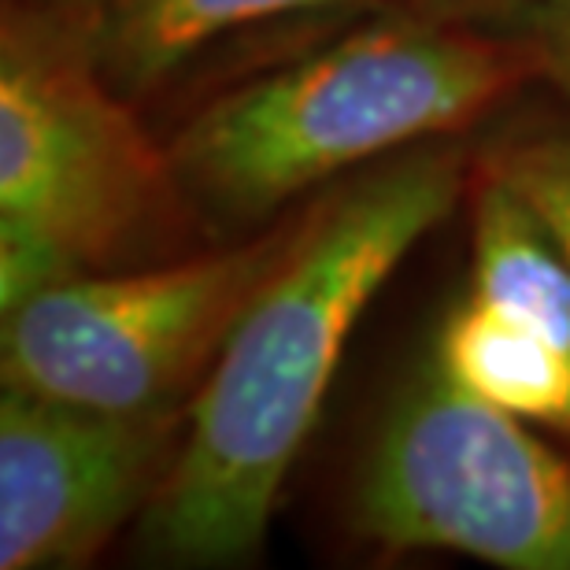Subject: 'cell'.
I'll list each match as a JSON object with an SVG mask.
<instances>
[{
	"instance_id": "1",
	"label": "cell",
	"mask_w": 570,
	"mask_h": 570,
	"mask_svg": "<svg viewBox=\"0 0 570 570\" xmlns=\"http://www.w3.org/2000/svg\"><path fill=\"white\" fill-rule=\"evenodd\" d=\"M471 175L460 145H415L371 164L301 215L289 253L189 401L178 460L138 522L145 560H256L363 307L449 219Z\"/></svg>"
},
{
	"instance_id": "2",
	"label": "cell",
	"mask_w": 570,
	"mask_h": 570,
	"mask_svg": "<svg viewBox=\"0 0 570 570\" xmlns=\"http://www.w3.org/2000/svg\"><path fill=\"white\" fill-rule=\"evenodd\" d=\"M533 78L522 33L385 11L215 97L167 153L189 208L253 226L330 178L466 130Z\"/></svg>"
},
{
	"instance_id": "3",
	"label": "cell",
	"mask_w": 570,
	"mask_h": 570,
	"mask_svg": "<svg viewBox=\"0 0 570 570\" xmlns=\"http://www.w3.org/2000/svg\"><path fill=\"white\" fill-rule=\"evenodd\" d=\"M189 208L175 164L97 56V0H4L0 315L119 271Z\"/></svg>"
},
{
	"instance_id": "4",
	"label": "cell",
	"mask_w": 570,
	"mask_h": 570,
	"mask_svg": "<svg viewBox=\"0 0 570 570\" xmlns=\"http://www.w3.org/2000/svg\"><path fill=\"white\" fill-rule=\"evenodd\" d=\"M348 527L382 556L455 552L504 570H570V463L426 352L360 455Z\"/></svg>"
},
{
	"instance_id": "5",
	"label": "cell",
	"mask_w": 570,
	"mask_h": 570,
	"mask_svg": "<svg viewBox=\"0 0 570 570\" xmlns=\"http://www.w3.org/2000/svg\"><path fill=\"white\" fill-rule=\"evenodd\" d=\"M301 215L234 248L71 278L4 312L0 379L100 412L189 407Z\"/></svg>"
},
{
	"instance_id": "6",
	"label": "cell",
	"mask_w": 570,
	"mask_h": 570,
	"mask_svg": "<svg viewBox=\"0 0 570 570\" xmlns=\"http://www.w3.org/2000/svg\"><path fill=\"white\" fill-rule=\"evenodd\" d=\"M189 407L100 412L4 385L0 570L89 567L138 527L186 441Z\"/></svg>"
},
{
	"instance_id": "7",
	"label": "cell",
	"mask_w": 570,
	"mask_h": 570,
	"mask_svg": "<svg viewBox=\"0 0 570 570\" xmlns=\"http://www.w3.org/2000/svg\"><path fill=\"white\" fill-rule=\"evenodd\" d=\"M471 296L570 352V259L533 204L482 159L471 175Z\"/></svg>"
},
{
	"instance_id": "8",
	"label": "cell",
	"mask_w": 570,
	"mask_h": 570,
	"mask_svg": "<svg viewBox=\"0 0 570 570\" xmlns=\"http://www.w3.org/2000/svg\"><path fill=\"white\" fill-rule=\"evenodd\" d=\"M433 360L466 393L570 438V352L497 315L471 293L433 334Z\"/></svg>"
},
{
	"instance_id": "9",
	"label": "cell",
	"mask_w": 570,
	"mask_h": 570,
	"mask_svg": "<svg viewBox=\"0 0 570 570\" xmlns=\"http://www.w3.org/2000/svg\"><path fill=\"white\" fill-rule=\"evenodd\" d=\"M337 4L363 0H97V56L108 82L138 100L226 33Z\"/></svg>"
},
{
	"instance_id": "10",
	"label": "cell",
	"mask_w": 570,
	"mask_h": 570,
	"mask_svg": "<svg viewBox=\"0 0 570 570\" xmlns=\"http://www.w3.org/2000/svg\"><path fill=\"white\" fill-rule=\"evenodd\" d=\"M493 167L533 204L570 259V138L541 134L504 145L489 156Z\"/></svg>"
},
{
	"instance_id": "11",
	"label": "cell",
	"mask_w": 570,
	"mask_h": 570,
	"mask_svg": "<svg viewBox=\"0 0 570 570\" xmlns=\"http://www.w3.org/2000/svg\"><path fill=\"white\" fill-rule=\"evenodd\" d=\"M519 19L541 78H549L570 105V0H530Z\"/></svg>"
},
{
	"instance_id": "12",
	"label": "cell",
	"mask_w": 570,
	"mask_h": 570,
	"mask_svg": "<svg viewBox=\"0 0 570 570\" xmlns=\"http://www.w3.org/2000/svg\"><path fill=\"white\" fill-rule=\"evenodd\" d=\"M385 11H412L430 19H455V22H493V19H519L530 0H363Z\"/></svg>"
}]
</instances>
